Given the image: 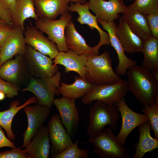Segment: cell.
<instances>
[{"label": "cell", "instance_id": "6da1fadb", "mask_svg": "<svg viewBox=\"0 0 158 158\" xmlns=\"http://www.w3.org/2000/svg\"><path fill=\"white\" fill-rule=\"evenodd\" d=\"M128 91L143 107L155 102L158 104V80L151 71L142 66H133L126 73Z\"/></svg>", "mask_w": 158, "mask_h": 158}, {"label": "cell", "instance_id": "7a4b0ae2", "mask_svg": "<svg viewBox=\"0 0 158 158\" xmlns=\"http://www.w3.org/2000/svg\"><path fill=\"white\" fill-rule=\"evenodd\" d=\"M111 59L105 50L99 55L92 54L87 57L85 67L86 79L98 85L115 83L122 79L112 68Z\"/></svg>", "mask_w": 158, "mask_h": 158}, {"label": "cell", "instance_id": "3957f363", "mask_svg": "<svg viewBox=\"0 0 158 158\" xmlns=\"http://www.w3.org/2000/svg\"><path fill=\"white\" fill-rule=\"evenodd\" d=\"M89 125L87 134L90 138H93L104 130L107 126L115 130L119 117L116 104H106L96 101L89 109Z\"/></svg>", "mask_w": 158, "mask_h": 158}, {"label": "cell", "instance_id": "277c9868", "mask_svg": "<svg viewBox=\"0 0 158 158\" xmlns=\"http://www.w3.org/2000/svg\"><path fill=\"white\" fill-rule=\"evenodd\" d=\"M61 77L59 71L47 78H36L30 76L28 86L22 91L33 93L37 98L38 104L50 109L53 104L55 95L60 94L59 88Z\"/></svg>", "mask_w": 158, "mask_h": 158}, {"label": "cell", "instance_id": "5b68a950", "mask_svg": "<svg viewBox=\"0 0 158 158\" xmlns=\"http://www.w3.org/2000/svg\"><path fill=\"white\" fill-rule=\"evenodd\" d=\"M87 142L94 146L93 152L100 158H130L128 150L118 142L110 127Z\"/></svg>", "mask_w": 158, "mask_h": 158}, {"label": "cell", "instance_id": "8992f818", "mask_svg": "<svg viewBox=\"0 0 158 158\" xmlns=\"http://www.w3.org/2000/svg\"><path fill=\"white\" fill-rule=\"evenodd\" d=\"M127 80H122L111 84L100 85L94 84L92 89L82 99L84 104H91L95 100L101 101L106 104H115L124 97L128 91Z\"/></svg>", "mask_w": 158, "mask_h": 158}, {"label": "cell", "instance_id": "52a82bcc", "mask_svg": "<svg viewBox=\"0 0 158 158\" xmlns=\"http://www.w3.org/2000/svg\"><path fill=\"white\" fill-rule=\"evenodd\" d=\"M72 16L68 12L61 16L57 20H51L39 18L36 20L35 26L48 35V38L56 45L59 51L67 52L68 48L65 39V31Z\"/></svg>", "mask_w": 158, "mask_h": 158}, {"label": "cell", "instance_id": "ba28073f", "mask_svg": "<svg viewBox=\"0 0 158 158\" xmlns=\"http://www.w3.org/2000/svg\"><path fill=\"white\" fill-rule=\"evenodd\" d=\"M24 56L30 76L36 78H48L58 71L59 66L53 64L52 59L27 44Z\"/></svg>", "mask_w": 158, "mask_h": 158}, {"label": "cell", "instance_id": "9c48e42d", "mask_svg": "<svg viewBox=\"0 0 158 158\" xmlns=\"http://www.w3.org/2000/svg\"><path fill=\"white\" fill-rule=\"evenodd\" d=\"M116 104L122 118L121 128L116 137L118 142L123 146L130 133L137 126L148 121V119L144 114L137 113L130 109L126 104L124 97L122 98Z\"/></svg>", "mask_w": 158, "mask_h": 158}, {"label": "cell", "instance_id": "30bf717a", "mask_svg": "<svg viewBox=\"0 0 158 158\" xmlns=\"http://www.w3.org/2000/svg\"><path fill=\"white\" fill-rule=\"evenodd\" d=\"M15 56L14 59L7 60L0 67V78L19 87L29 80L30 75L24 55Z\"/></svg>", "mask_w": 158, "mask_h": 158}, {"label": "cell", "instance_id": "8fae6325", "mask_svg": "<svg viewBox=\"0 0 158 158\" xmlns=\"http://www.w3.org/2000/svg\"><path fill=\"white\" fill-rule=\"evenodd\" d=\"M89 10L87 2L84 4L78 3L74 4L72 2L70 3L69 11L76 12L79 14V17L77 18V21L81 24L88 25L91 30L95 28L99 32L100 41L97 45L92 47V54L97 55L99 54V49L102 45L110 44V38L109 33L104 31L99 26L97 17L92 14Z\"/></svg>", "mask_w": 158, "mask_h": 158}, {"label": "cell", "instance_id": "7c38bea8", "mask_svg": "<svg viewBox=\"0 0 158 158\" xmlns=\"http://www.w3.org/2000/svg\"><path fill=\"white\" fill-rule=\"evenodd\" d=\"M27 116L28 126L23 136V142L21 148L26 147L40 128L43 125L51 113L50 109L39 104L28 105L23 108Z\"/></svg>", "mask_w": 158, "mask_h": 158}, {"label": "cell", "instance_id": "4fadbf2b", "mask_svg": "<svg viewBox=\"0 0 158 158\" xmlns=\"http://www.w3.org/2000/svg\"><path fill=\"white\" fill-rule=\"evenodd\" d=\"M75 99L63 97L54 99L53 104L59 113L62 122L68 133L73 137L78 129L79 115L75 104Z\"/></svg>", "mask_w": 158, "mask_h": 158}, {"label": "cell", "instance_id": "5bb4252c", "mask_svg": "<svg viewBox=\"0 0 158 158\" xmlns=\"http://www.w3.org/2000/svg\"><path fill=\"white\" fill-rule=\"evenodd\" d=\"M47 127L51 142L50 151L51 154H56L62 152L73 143L59 115H54L49 120Z\"/></svg>", "mask_w": 158, "mask_h": 158}, {"label": "cell", "instance_id": "9a60e30c", "mask_svg": "<svg viewBox=\"0 0 158 158\" xmlns=\"http://www.w3.org/2000/svg\"><path fill=\"white\" fill-rule=\"evenodd\" d=\"M89 9L96 15L97 19L110 22L120 17L126 6L123 0H90L87 2Z\"/></svg>", "mask_w": 158, "mask_h": 158}, {"label": "cell", "instance_id": "2e32d148", "mask_svg": "<svg viewBox=\"0 0 158 158\" xmlns=\"http://www.w3.org/2000/svg\"><path fill=\"white\" fill-rule=\"evenodd\" d=\"M43 33L31 24L27 25L24 33L26 43L51 59H54L59 52L56 45L46 37Z\"/></svg>", "mask_w": 158, "mask_h": 158}, {"label": "cell", "instance_id": "e0dca14e", "mask_svg": "<svg viewBox=\"0 0 158 158\" xmlns=\"http://www.w3.org/2000/svg\"><path fill=\"white\" fill-rule=\"evenodd\" d=\"M25 29L13 27L3 45L1 47L0 67L17 55H24L26 43L24 33Z\"/></svg>", "mask_w": 158, "mask_h": 158}, {"label": "cell", "instance_id": "ac0fdd59", "mask_svg": "<svg viewBox=\"0 0 158 158\" xmlns=\"http://www.w3.org/2000/svg\"><path fill=\"white\" fill-rule=\"evenodd\" d=\"M97 20L103 28L107 31L109 36L110 44L117 53L118 64L115 73L119 76H123L126 74L128 69L136 65V63L125 55L124 51L116 35L115 30L117 26L116 23L114 21L107 22L99 19H97Z\"/></svg>", "mask_w": 158, "mask_h": 158}, {"label": "cell", "instance_id": "d6986e66", "mask_svg": "<svg viewBox=\"0 0 158 158\" xmlns=\"http://www.w3.org/2000/svg\"><path fill=\"white\" fill-rule=\"evenodd\" d=\"M115 34L124 51L142 52L143 41L132 30L123 16L119 18Z\"/></svg>", "mask_w": 158, "mask_h": 158}, {"label": "cell", "instance_id": "ffe728a7", "mask_svg": "<svg viewBox=\"0 0 158 158\" xmlns=\"http://www.w3.org/2000/svg\"><path fill=\"white\" fill-rule=\"evenodd\" d=\"M39 18L51 20L68 12L70 0H33Z\"/></svg>", "mask_w": 158, "mask_h": 158}, {"label": "cell", "instance_id": "44dd1931", "mask_svg": "<svg viewBox=\"0 0 158 158\" xmlns=\"http://www.w3.org/2000/svg\"><path fill=\"white\" fill-rule=\"evenodd\" d=\"M122 13L130 28L142 40L152 36L145 15L138 11L134 3L126 6Z\"/></svg>", "mask_w": 158, "mask_h": 158}, {"label": "cell", "instance_id": "7402d4cb", "mask_svg": "<svg viewBox=\"0 0 158 158\" xmlns=\"http://www.w3.org/2000/svg\"><path fill=\"white\" fill-rule=\"evenodd\" d=\"M86 59L85 55H79L69 49L67 52H59L53 62L55 66L59 64L64 66L65 73L74 71L80 76L86 78L85 65Z\"/></svg>", "mask_w": 158, "mask_h": 158}, {"label": "cell", "instance_id": "603a6c76", "mask_svg": "<svg viewBox=\"0 0 158 158\" xmlns=\"http://www.w3.org/2000/svg\"><path fill=\"white\" fill-rule=\"evenodd\" d=\"M47 127L42 126L25 147L29 158H48L51 146Z\"/></svg>", "mask_w": 158, "mask_h": 158}, {"label": "cell", "instance_id": "cb8c5ba5", "mask_svg": "<svg viewBox=\"0 0 158 158\" xmlns=\"http://www.w3.org/2000/svg\"><path fill=\"white\" fill-rule=\"evenodd\" d=\"M65 37L68 48L79 55L87 57L92 55V47L87 44L84 38L77 31L72 20L68 23L65 31Z\"/></svg>", "mask_w": 158, "mask_h": 158}, {"label": "cell", "instance_id": "d4e9b609", "mask_svg": "<svg viewBox=\"0 0 158 158\" xmlns=\"http://www.w3.org/2000/svg\"><path fill=\"white\" fill-rule=\"evenodd\" d=\"M139 127V140L135 145V152L133 158H142L146 153L158 148V139L151 136L149 121L142 123Z\"/></svg>", "mask_w": 158, "mask_h": 158}, {"label": "cell", "instance_id": "484cf974", "mask_svg": "<svg viewBox=\"0 0 158 158\" xmlns=\"http://www.w3.org/2000/svg\"><path fill=\"white\" fill-rule=\"evenodd\" d=\"M30 18L35 21L39 19L35 11L33 0H16L11 13V25L25 29L24 22Z\"/></svg>", "mask_w": 158, "mask_h": 158}, {"label": "cell", "instance_id": "4316f807", "mask_svg": "<svg viewBox=\"0 0 158 158\" xmlns=\"http://www.w3.org/2000/svg\"><path fill=\"white\" fill-rule=\"evenodd\" d=\"M75 81L68 84L61 82L59 92L63 97L76 99L83 97L93 88L94 83L80 76H74Z\"/></svg>", "mask_w": 158, "mask_h": 158}, {"label": "cell", "instance_id": "83f0119b", "mask_svg": "<svg viewBox=\"0 0 158 158\" xmlns=\"http://www.w3.org/2000/svg\"><path fill=\"white\" fill-rule=\"evenodd\" d=\"M37 103V98L35 96H33L20 105L19 100H14L11 103L8 109L0 111V126L5 130L8 138L11 141L15 140V135L11 128L12 120L15 116L25 106L31 104Z\"/></svg>", "mask_w": 158, "mask_h": 158}, {"label": "cell", "instance_id": "f1b7e54d", "mask_svg": "<svg viewBox=\"0 0 158 158\" xmlns=\"http://www.w3.org/2000/svg\"><path fill=\"white\" fill-rule=\"evenodd\" d=\"M142 66L152 71L158 69V38L152 36L143 41Z\"/></svg>", "mask_w": 158, "mask_h": 158}, {"label": "cell", "instance_id": "f546056e", "mask_svg": "<svg viewBox=\"0 0 158 158\" xmlns=\"http://www.w3.org/2000/svg\"><path fill=\"white\" fill-rule=\"evenodd\" d=\"M79 140L74 142L62 152L56 154H51L52 158H87L89 151L86 149H81L78 147Z\"/></svg>", "mask_w": 158, "mask_h": 158}, {"label": "cell", "instance_id": "4dcf8cb0", "mask_svg": "<svg viewBox=\"0 0 158 158\" xmlns=\"http://www.w3.org/2000/svg\"><path fill=\"white\" fill-rule=\"evenodd\" d=\"M143 107L142 111L148 118L155 138L158 139V104L154 102Z\"/></svg>", "mask_w": 158, "mask_h": 158}, {"label": "cell", "instance_id": "1f68e13d", "mask_svg": "<svg viewBox=\"0 0 158 158\" xmlns=\"http://www.w3.org/2000/svg\"><path fill=\"white\" fill-rule=\"evenodd\" d=\"M134 3L138 11L145 16L158 13V0H135Z\"/></svg>", "mask_w": 158, "mask_h": 158}, {"label": "cell", "instance_id": "d6a6232c", "mask_svg": "<svg viewBox=\"0 0 158 158\" xmlns=\"http://www.w3.org/2000/svg\"><path fill=\"white\" fill-rule=\"evenodd\" d=\"M20 90L18 86L8 82L0 78V91L5 93L7 97H14L18 95Z\"/></svg>", "mask_w": 158, "mask_h": 158}, {"label": "cell", "instance_id": "836d02e7", "mask_svg": "<svg viewBox=\"0 0 158 158\" xmlns=\"http://www.w3.org/2000/svg\"><path fill=\"white\" fill-rule=\"evenodd\" d=\"M0 158H29L28 154L21 147H15L0 153Z\"/></svg>", "mask_w": 158, "mask_h": 158}, {"label": "cell", "instance_id": "e575fe53", "mask_svg": "<svg viewBox=\"0 0 158 158\" xmlns=\"http://www.w3.org/2000/svg\"><path fill=\"white\" fill-rule=\"evenodd\" d=\"M145 16L152 36L158 38V13Z\"/></svg>", "mask_w": 158, "mask_h": 158}, {"label": "cell", "instance_id": "d590c367", "mask_svg": "<svg viewBox=\"0 0 158 158\" xmlns=\"http://www.w3.org/2000/svg\"><path fill=\"white\" fill-rule=\"evenodd\" d=\"M13 28L12 25L7 24L0 27V47L4 44Z\"/></svg>", "mask_w": 158, "mask_h": 158}, {"label": "cell", "instance_id": "8d00e7d4", "mask_svg": "<svg viewBox=\"0 0 158 158\" xmlns=\"http://www.w3.org/2000/svg\"><path fill=\"white\" fill-rule=\"evenodd\" d=\"M5 147L12 148L16 147L14 142L6 138L4 132L0 126V148Z\"/></svg>", "mask_w": 158, "mask_h": 158}, {"label": "cell", "instance_id": "74e56055", "mask_svg": "<svg viewBox=\"0 0 158 158\" xmlns=\"http://www.w3.org/2000/svg\"><path fill=\"white\" fill-rule=\"evenodd\" d=\"M6 3L12 13V11L16 0H5Z\"/></svg>", "mask_w": 158, "mask_h": 158}, {"label": "cell", "instance_id": "f35d334b", "mask_svg": "<svg viewBox=\"0 0 158 158\" xmlns=\"http://www.w3.org/2000/svg\"><path fill=\"white\" fill-rule=\"evenodd\" d=\"M153 76L158 80V69H156L151 71Z\"/></svg>", "mask_w": 158, "mask_h": 158}, {"label": "cell", "instance_id": "ab89813d", "mask_svg": "<svg viewBox=\"0 0 158 158\" xmlns=\"http://www.w3.org/2000/svg\"><path fill=\"white\" fill-rule=\"evenodd\" d=\"M70 1L74 2L75 3H78L82 4H84L87 3L86 0H70Z\"/></svg>", "mask_w": 158, "mask_h": 158}, {"label": "cell", "instance_id": "60d3db41", "mask_svg": "<svg viewBox=\"0 0 158 158\" xmlns=\"http://www.w3.org/2000/svg\"><path fill=\"white\" fill-rule=\"evenodd\" d=\"M6 96V94L5 93L0 91V101H1L4 99Z\"/></svg>", "mask_w": 158, "mask_h": 158}, {"label": "cell", "instance_id": "b9f144b4", "mask_svg": "<svg viewBox=\"0 0 158 158\" xmlns=\"http://www.w3.org/2000/svg\"><path fill=\"white\" fill-rule=\"evenodd\" d=\"M6 24L3 21L1 20H0V27Z\"/></svg>", "mask_w": 158, "mask_h": 158}, {"label": "cell", "instance_id": "7bdbcfd3", "mask_svg": "<svg viewBox=\"0 0 158 158\" xmlns=\"http://www.w3.org/2000/svg\"><path fill=\"white\" fill-rule=\"evenodd\" d=\"M1 47H0V54L1 53Z\"/></svg>", "mask_w": 158, "mask_h": 158}, {"label": "cell", "instance_id": "ee69618b", "mask_svg": "<svg viewBox=\"0 0 158 158\" xmlns=\"http://www.w3.org/2000/svg\"><path fill=\"white\" fill-rule=\"evenodd\" d=\"M104 0L105 1L106 0ZM130 0V1H133L134 0Z\"/></svg>", "mask_w": 158, "mask_h": 158}]
</instances>
